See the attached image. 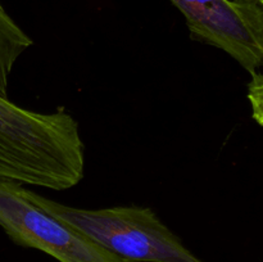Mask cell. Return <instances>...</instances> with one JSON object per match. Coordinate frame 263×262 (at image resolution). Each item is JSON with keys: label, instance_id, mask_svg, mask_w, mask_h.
<instances>
[{"label": "cell", "instance_id": "cell-1", "mask_svg": "<svg viewBox=\"0 0 263 262\" xmlns=\"http://www.w3.org/2000/svg\"><path fill=\"white\" fill-rule=\"evenodd\" d=\"M84 172L80 126L67 110L40 113L0 97V180L66 190Z\"/></svg>", "mask_w": 263, "mask_h": 262}, {"label": "cell", "instance_id": "cell-2", "mask_svg": "<svg viewBox=\"0 0 263 262\" xmlns=\"http://www.w3.org/2000/svg\"><path fill=\"white\" fill-rule=\"evenodd\" d=\"M23 194L44 212L84 234L123 262H203L152 208L117 205L84 210L62 204L26 188Z\"/></svg>", "mask_w": 263, "mask_h": 262}, {"label": "cell", "instance_id": "cell-3", "mask_svg": "<svg viewBox=\"0 0 263 262\" xmlns=\"http://www.w3.org/2000/svg\"><path fill=\"white\" fill-rule=\"evenodd\" d=\"M0 228L15 244L59 262H123L84 234L33 204L23 186L0 180Z\"/></svg>", "mask_w": 263, "mask_h": 262}, {"label": "cell", "instance_id": "cell-4", "mask_svg": "<svg viewBox=\"0 0 263 262\" xmlns=\"http://www.w3.org/2000/svg\"><path fill=\"white\" fill-rule=\"evenodd\" d=\"M185 17L193 40L221 49L244 69L263 61V3L258 0H170Z\"/></svg>", "mask_w": 263, "mask_h": 262}, {"label": "cell", "instance_id": "cell-5", "mask_svg": "<svg viewBox=\"0 0 263 262\" xmlns=\"http://www.w3.org/2000/svg\"><path fill=\"white\" fill-rule=\"evenodd\" d=\"M32 45L30 36L12 20L0 4V97L8 98L13 66L23 51Z\"/></svg>", "mask_w": 263, "mask_h": 262}, {"label": "cell", "instance_id": "cell-6", "mask_svg": "<svg viewBox=\"0 0 263 262\" xmlns=\"http://www.w3.org/2000/svg\"><path fill=\"white\" fill-rule=\"evenodd\" d=\"M252 80L248 85V98L251 100L253 118L258 125H262V99H263V80L261 72L257 71L251 73Z\"/></svg>", "mask_w": 263, "mask_h": 262}, {"label": "cell", "instance_id": "cell-7", "mask_svg": "<svg viewBox=\"0 0 263 262\" xmlns=\"http://www.w3.org/2000/svg\"><path fill=\"white\" fill-rule=\"evenodd\" d=\"M258 2H259V3H263V0H258Z\"/></svg>", "mask_w": 263, "mask_h": 262}]
</instances>
